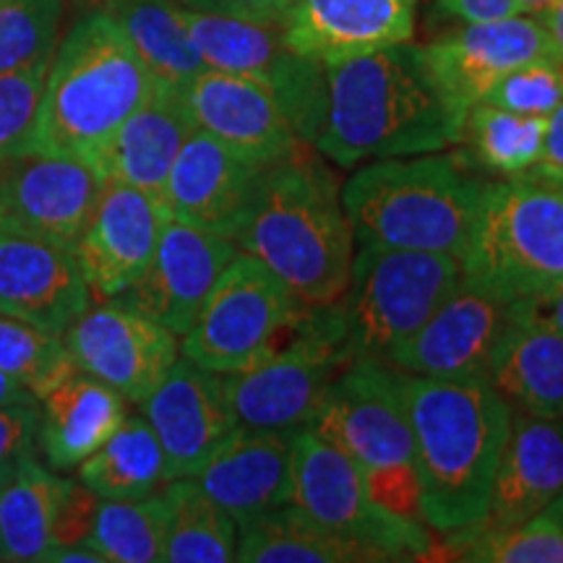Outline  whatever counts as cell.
I'll list each match as a JSON object with an SVG mask.
<instances>
[{
	"mask_svg": "<svg viewBox=\"0 0 563 563\" xmlns=\"http://www.w3.org/2000/svg\"><path fill=\"white\" fill-rule=\"evenodd\" d=\"M488 180L443 152L376 159L344 180L342 203L357 245L449 253L473 235Z\"/></svg>",
	"mask_w": 563,
	"mask_h": 563,
	"instance_id": "cell-5",
	"label": "cell"
},
{
	"mask_svg": "<svg viewBox=\"0 0 563 563\" xmlns=\"http://www.w3.org/2000/svg\"><path fill=\"white\" fill-rule=\"evenodd\" d=\"M188 9L251 21H282L292 0H178Z\"/></svg>",
	"mask_w": 563,
	"mask_h": 563,
	"instance_id": "cell-43",
	"label": "cell"
},
{
	"mask_svg": "<svg viewBox=\"0 0 563 563\" xmlns=\"http://www.w3.org/2000/svg\"><path fill=\"white\" fill-rule=\"evenodd\" d=\"M514 308H517L519 316L545 323V327H551L553 332L563 336V285L543 295H534V298L514 300Z\"/></svg>",
	"mask_w": 563,
	"mask_h": 563,
	"instance_id": "cell-45",
	"label": "cell"
},
{
	"mask_svg": "<svg viewBox=\"0 0 563 563\" xmlns=\"http://www.w3.org/2000/svg\"><path fill=\"white\" fill-rule=\"evenodd\" d=\"M235 253L228 238L170 220L144 274L112 300L183 336Z\"/></svg>",
	"mask_w": 563,
	"mask_h": 563,
	"instance_id": "cell-16",
	"label": "cell"
},
{
	"mask_svg": "<svg viewBox=\"0 0 563 563\" xmlns=\"http://www.w3.org/2000/svg\"><path fill=\"white\" fill-rule=\"evenodd\" d=\"M40 561H45V563H104L102 555L97 553L95 548H89L87 543L47 548V551L40 555Z\"/></svg>",
	"mask_w": 563,
	"mask_h": 563,
	"instance_id": "cell-47",
	"label": "cell"
},
{
	"mask_svg": "<svg viewBox=\"0 0 563 563\" xmlns=\"http://www.w3.org/2000/svg\"><path fill=\"white\" fill-rule=\"evenodd\" d=\"M538 21L543 24L548 40H551L555 58L563 63V0H553V3L540 13Z\"/></svg>",
	"mask_w": 563,
	"mask_h": 563,
	"instance_id": "cell-48",
	"label": "cell"
},
{
	"mask_svg": "<svg viewBox=\"0 0 563 563\" xmlns=\"http://www.w3.org/2000/svg\"><path fill=\"white\" fill-rule=\"evenodd\" d=\"M37 397L0 405V488L9 483L21 462L37 456Z\"/></svg>",
	"mask_w": 563,
	"mask_h": 563,
	"instance_id": "cell-41",
	"label": "cell"
},
{
	"mask_svg": "<svg viewBox=\"0 0 563 563\" xmlns=\"http://www.w3.org/2000/svg\"><path fill=\"white\" fill-rule=\"evenodd\" d=\"M538 165L545 167V170L563 175V102L555 108L553 115L548 118L543 157H540Z\"/></svg>",
	"mask_w": 563,
	"mask_h": 563,
	"instance_id": "cell-46",
	"label": "cell"
},
{
	"mask_svg": "<svg viewBox=\"0 0 563 563\" xmlns=\"http://www.w3.org/2000/svg\"><path fill=\"white\" fill-rule=\"evenodd\" d=\"M488 382L514 412L561 420L563 336L545 323L517 313L493 355Z\"/></svg>",
	"mask_w": 563,
	"mask_h": 563,
	"instance_id": "cell-28",
	"label": "cell"
},
{
	"mask_svg": "<svg viewBox=\"0 0 563 563\" xmlns=\"http://www.w3.org/2000/svg\"><path fill=\"white\" fill-rule=\"evenodd\" d=\"M545 131L548 118L517 115L481 102L467 112L462 141H470V152L483 167L509 178L538 165L543 157Z\"/></svg>",
	"mask_w": 563,
	"mask_h": 563,
	"instance_id": "cell-34",
	"label": "cell"
},
{
	"mask_svg": "<svg viewBox=\"0 0 563 563\" xmlns=\"http://www.w3.org/2000/svg\"><path fill=\"white\" fill-rule=\"evenodd\" d=\"M34 394L26 391L24 386L13 382V378L5 376V373H0V405L3 402H19V399H32Z\"/></svg>",
	"mask_w": 563,
	"mask_h": 563,
	"instance_id": "cell-49",
	"label": "cell"
},
{
	"mask_svg": "<svg viewBox=\"0 0 563 563\" xmlns=\"http://www.w3.org/2000/svg\"><path fill=\"white\" fill-rule=\"evenodd\" d=\"M545 511H551L553 514V517L555 519H559V525L563 527V490H561V496L559 498H555V501L551 504V506H548V509Z\"/></svg>",
	"mask_w": 563,
	"mask_h": 563,
	"instance_id": "cell-51",
	"label": "cell"
},
{
	"mask_svg": "<svg viewBox=\"0 0 563 563\" xmlns=\"http://www.w3.org/2000/svg\"><path fill=\"white\" fill-rule=\"evenodd\" d=\"M405 397L422 519L433 532L452 538L488 511L514 410L488 378L405 373Z\"/></svg>",
	"mask_w": 563,
	"mask_h": 563,
	"instance_id": "cell-2",
	"label": "cell"
},
{
	"mask_svg": "<svg viewBox=\"0 0 563 563\" xmlns=\"http://www.w3.org/2000/svg\"><path fill=\"white\" fill-rule=\"evenodd\" d=\"M232 243L269 266L306 306L340 298L355 256L340 183L302 150L264 167Z\"/></svg>",
	"mask_w": 563,
	"mask_h": 563,
	"instance_id": "cell-3",
	"label": "cell"
},
{
	"mask_svg": "<svg viewBox=\"0 0 563 563\" xmlns=\"http://www.w3.org/2000/svg\"><path fill=\"white\" fill-rule=\"evenodd\" d=\"M123 394L84 371H74L58 386L40 397L37 452L47 467H79L129 418Z\"/></svg>",
	"mask_w": 563,
	"mask_h": 563,
	"instance_id": "cell-27",
	"label": "cell"
},
{
	"mask_svg": "<svg viewBox=\"0 0 563 563\" xmlns=\"http://www.w3.org/2000/svg\"><path fill=\"white\" fill-rule=\"evenodd\" d=\"M76 481L102 501H136L167 483L165 456L144 415H129L104 446L79 464Z\"/></svg>",
	"mask_w": 563,
	"mask_h": 563,
	"instance_id": "cell-32",
	"label": "cell"
},
{
	"mask_svg": "<svg viewBox=\"0 0 563 563\" xmlns=\"http://www.w3.org/2000/svg\"><path fill=\"white\" fill-rule=\"evenodd\" d=\"M91 300L74 249L0 228V316L63 336Z\"/></svg>",
	"mask_w": 563,
	"mask_h": 563,
	"instance_id": "cell-19",
	"label": "cell"
},
{
	"mask_svg": "<svg viewBox=\"0 0 563 563\" xmlns=\"http://www.w3.org/2000/svg\"><path fill=\"white\" fill-rule=\"evenodd\" d=\"M157 89L121 26L102 9L76 21L55 47L42 89L37 125L26 146L97 159Z\"/></svg>",
	"mask_w": 563,
	"mask_h": 563,
	"instance_id": "cell-4",
	"label": "cell"
},
{
	"mask_svg": "<svg viewBox=\"0 0 563 563\" xmlns=\"http://www.w3.org/2000/svg\"><path fill=\"white\" fill-rule=\"evenodd\" d=\"M63 342L76 371L100 378L133 405L157 389L180 355L170 329L115 300L89 306L70 323Z\"/></svg>",
	"mask_w": 563,
	"mask_h": 563,
	"instance_id": "cell-14",
	"label": "cell"
},
{
	"mask_svg": "<svg viewBox=\"0 0 563 563\" xmlns=\"http://www.w3.org/2000/svg\"><path fill=\"white\" fill-rule=\"evenodd\" d=\"M563 490V418L514 412L485 517L470 530H501L543 514ZM464 530V532H470Z\"/></svg>",
	"mask_w": 563,
	"mask_h": 563,
	"instance_id": "cell-25",
	"label": "cell"
},
{
	"mask_svg": "<svg viewBox=\"0 0 563 563\" xmlns=\"http://www.w3.org/2000/svg\"><path fill=\"white\" fill-rule=\"evenodd\" d=\"M462 279L501 300L563 285V175L534 165L485 186Z\"/></svg>",
	"mask_w": 563,
	"mask_h": 563,
	"instance_id": "cell-6",
	"label": "cell"
},
{
	"mask_svg": "<svg viewBox=\"0 0 563 563\" xmlns=\"http://www.w3.org/2000/svg\"><path fill=\"white\" fill-rule=\"evenodd\" d=\"M422 51L435 79L464 110L485 102L493 84L509 70L532 60H559L543 24L527 13L467 24L449 37L422 45Z\"/></svg>",
	"mask_w": 563,
	"mask_h": 563,
	"instance_id": "cell-21",
	"label": "cell"
},
{
	"mask_svg": "<svg viewBox=\"0 0 563 563\" xmlns=\"http://www.w3.org/2000/svg\"><path fill=\"white\" fill-rule=\"evenodd\" d=\"M178 91L196 129L258 165H274L306 146L262 84L207 68Z\"/></svg>",
	"mask_w": 563,
	"mask_h": 563,
	"instance_id": "cell-22",
	"label": "cell"
},
{
	"mask_svg": "<svg viewBox=\"0 0 563 563\" xmlns=\"http://www.w3.org/2000/svg\"><path fill=\"white\" fill-rule=\"evenodd\" d=\"M485 102L517 115L551 118L563 102V63L543 58L509 70L493 84Z\"/></svg>",
	"mask_w": 563,
	"mask_h": 563,
	"instance_id": "cell-40",
	"label": "cell"
},
{
	"mask_svg": "<svg viewBox=\"0 0 563 563\" xmlns=\"http://www.w3.org/2000/svg\"><path fill=\"white\" fill-rule=\"evenodd\" d=\"M292 439L295 431L235 426L194 481L235 519V525L249 522L290 501Z\"/></svg>",
	"mask_w": 563,
	"mask_h": 563,
	"instance_id": "cell-23",
	"label": "cell"
},
{
	"mask_svg": "<svg viewBox=\"0 0 563 563\" xmlns=\"http://www.w3.org/2000/svg\"><path fill=\"white\" fill-rule=\"evenodd\" d=\"M435 9L443 16L460 19L464 24H481V21H496L517 16V0H435Z\"/></svg>",
	"mask_w": 563,
	"mask_h": 563,
	"instance_id": "cell-44",
	"label": "cell"
},
{
	"mask_svg": "<svg viewBox=\"0 0 563 563\" xmlns=\"http://www.w3.org/2000/svg\"><path fill=\"white\" fill-rule=\"evenodd\" d=\"M104 183L87 159L24 146L0 167V228L74 249Z\"/></svg>",
	"mask_w": 563,
	"mask_h": 563,
	"instance_id": "cell-13",
	"label": "cell"
},
{
	"mask_svg": "<svg viewBox=\"0 0 563 563\" xmlns=\"http://www.w3.org/2000/svg\"><path fill=\"white\" fill-rule=\"evenodd\" d=\"M51 60L0 74V167L32 141Z\"/></svg>",
	"mask_w": 563,
	"mask_h": 563,
	"instance_id": "cell-39",
	"label": "cell"
},
{
	"mask_svg": "<svg viewBox=\"0 0 563 563\" xmlns=\"http://www.w3.org/2000/svg\"><path fill=\"white\" fill-rule=\"evenodd\" d=\"M264 167L196 129L180 146L165 201L173 220L235 241Z\"/></svg>",
	"mask_w": 563,
	"mask_h": 563,
	"instance_id": "cell-20",
	"label": "cell"
},
{
	"mask_svg": "<svg viewBox=\"0 0 563 563\" xmlns=\"http://www.w3.org/2000/svg\"><path fill=\"white\" fill-rule=\"evenodd\" d=\"M180 13L209 68L262 84L302 144H316L327 118V63L290 47L282 21L222 16L183 3Z\"/></svg>",
	"mask_w": 563,
	"mask_h": 563,
	"instance_id": "cell-10",
	"label": "cell"
},
{
	"mask_svg": "<svg viewBox=\"0 0 563 563\" xmlns=\"http://www.w3.org/2000/svg\"><path fill=\"white\" fill-rule=\"evenodd\" d=\"M290 501L316 522L363 545L376 561L431 559L433 532L373 501L361 467L308 428L295 431L292 439Z\"/></svg>",
	"mask_w": 563,
	"mask_h": 563,
	"instance_id": "cell-12",
	"label": "cell"
},
{
	"mask_svg": "<svg viewBox=\"0 0 563 563\" xmlns=\"http://www.w3.org/2000/svg\"><path fill=\"white\" fill-rule=\"evenodd\" d=\"M350 363L332 306H306L290 340L264 363L224 373L222 386L238 426L300 431Z\"/></svg>",
	"mask_w": 563,
	"mask_h": 563,
	"instance_id": "cell-11",
	"label": "cell"
},
{
	"mask_svg": "<svg viewBox=\"0 0 563 563\" xmlns=\"http://www.w3.org/2000/svg\"><path fill=\"white\" fill-rule=\"evenodd\" d=\"M102 11L121 26L159 87L183 89L209 68L186 30L178 0H102Z\"/></svg>",
	"mask_w": 563,
	"mask_h": 563,
	"instance_id": "cell-30",
	"label": "cell"
},
{
	"mask_svg": "<svg viewBox=\"0 0 563 563\" xmlns=\"http://www.w3.org/2000/svg\"><path fill=\"white\" fill-rule=\"evenodd\" d=\"M551 3L553 0H517L519 13H527V16H540Z\"/></svg>",
	"mask_w": 563,
	"mask_h": 563,
	"instance_id": "cell-50",
	"label": "cell"
},
{
	"mask_svg": "<svg viewBox=\"0 0 563 563\" xmlns=\"http://www.w3.org/2000/svg\"><path fill=\"white\" fill-rule=\"evenodd\" d=\"M74 371L63 336L0 316V373L40 399Z\"/></svg>",
	"mask_w": 563,
	"mask_h": 563,
	"instance_id": "cell-37",
	"label": "cell"
},
{
	"mask_svg": "<svg viewBox=\"0 0 563 563\" xmlns=\"http://www.w3.org/2000/svg\"><path fill=\"white\" fill-rule=\"evenodd\" d=\"M170 220L167 203L123 183H104L95 214L74 245L76 262L97 300L118 298L144 274Z\"/></svg>",
	"mask_w": 563,
	"mask_h": 563,
	"instance_id": "cell-18",
	"label": "cell"
},
{
	"mask_svg": "<svg viewBox=\"0 0 563 563\" xmlns=\"http://www.w3.org/2000/svg\"><path fill=\"white\" fill-rule=\"evenodd\" d=\"M165 530L167 506L162 493L136 501H100L87 545L104 563H154L162 561Z\"/></svg>",
	"mask_w": 563,
	"mask_h": 563,
	"instance_id": "cell-35",
	"label": "cell"
},
{
	"mask_svg": "<svg viewBox=\"0 0 563 563\" xmlns=\"http://www.w3.org/2000/svg\"><path fill=\"white\" fill-rule=\"evenodd\" d=\"M196 131V123L178 89L159 87L118 129L97 159L104 180L139 188L162 203L167 178L178 159L180 146Z\"/></svg>",
	"mask_w": 563,
	"mask_h": 563,
	"instance_id": "cell-26",
	"label": "cell"
},
{
	"mask_svg": "<svg viewBox=\"0 0 563 563\" xmlns=\"http://www.w3.org/2000/svg\"><path fill=\"white\" fill-rule=\"evenodd\" d=\"M452 551L473 563H563V527L551 511L501 530L452 534Z\"/></svg>",
	"mask_w": 563,
	"mask_h": 563,
	"instance_id": "cell-36",
	"label": "cell"
},
{
	"mask_svg": "<svg viewBox=\"0 0 563 563\" xmlns=\"http://www.w3.org/2000/svg\"><path fill=\"white\" fill-rule=\"evenodd\" d=\"M306 302L251 253L238 251L183 334V357L214 373L249 371L298 329Z\"/></svg>",
	"mask_w": 563,
	"mask_h": 563,
	"instance_id": "cell-9",
	"label": "cell"
},
{
	"mask_svg": "<svg viewBox=\"0 0 563 563\" xmlns=\"http://www.w3.org/2000/svg\"><path fill=\"white\" fill-rule=\"evenodd\" d=\"M306 428L361 467L373 501L426 525L405 371L378 361L350 363L323 394L319 412Z\"/></svg>",
	"mask_w": 563,
	"mask_h": 563,
	"instance_id": "cell-7",
	"label": "cell"
},
{
	"mask_svg": "<svg viewBox=\"0 0 563 563\" xmlns=\"http://www.w3.org/2000/svg\"><path fill=\"white\" fill-rule=\"evenodd\" d=\"M235 561L245 563H368L376 555L316 522L287 501L238 525Z\"/></svg>",
	"mask_w": 563,
	"mask_h": 563,
	"instance_id": "cell-29",
	"label": "cell"
},
{
	"mask_svg": "<svg viewBox=\"0 0 563 563\" xmlns=\"http://www.w3.org/2000/svg\"><path fill=\"white\" fill-rule=\"evenodd\" d=\"M0 561H3V553H0Z\"/></svg>",
	"mask_w": 563,
	"mask_h": 563,
	"instance_id": "cell-52",
	"label": "cell"
},
{
	"mask_svg": "<svg viewBox=\"0 0 563 563\" xmlns=\"http://www.w3.org/2000/svg\"><path fill=\"white\" fill-rule=\"evenodd\" d=\"M68 477L40 464L21 462L0 488V553L3 561H40L51 548L55 517L66 496Z\"/></svg>",
	"mask_w": 563,
	"mask_h": 563,
	"instance_id": "cell-31",
	"label": "cell"
},
{
	"mask_svg": "<svg viewBox=\"0 0 563 563\" xmlns=\"http://www.w3.org/2000/svg\"><path fill=\"white\" fill-rule=\"evenodd\" d=\"M167 530L162 561L228 563L238 553V525L194 477H178L162 490Z\"/></svg>",
	"mask_w": 563,
	"mask_h": 563,
	"instance_id": "cell-33",
	"label": "cell"
},
{
	"mask_svg": "<svg viewBox=\"0 0 563 563\" xmlns=\"http://www.w3.org/2000/svg\"><path fill=\"white\" fill-rule=\"evenodd\" d=\"M418 0H292L282 16L290 47L334 63L410 42Z\"/></svg>",
	"mask_w": 563,
	"mask_h": 563,
	"instance_id": "cell-24",
	"label": "cell"
},
{
	"mask_svg": "<svg viewBox=\"0 0 563 563\" xmlns=\"http://www.w3.org/2000/svg\"><path fill=\"white\" fill-rule=\"evenodd\" d=\"M327 118L316 150L342 167L446 152L464 136L467 112L441 87L422 45L327 63Z\"/></svg>",
	"mask_w": 563,
	"mask_h": 563,
	"instance_id": "cell-1",
	"label": "cell"
},
{
	"mask_svg": "<svg viewBox=\"0 0 563 563\" xmlns=\"http://www.w3.org/2000/svg\"><path fill=\"white\" fill-rule=\"evenodd\" d=\"M60 19L63 0H0V74L51 60Z\"/></svg>",
	"mask_w": 563,
	"mask_h": 563,
	"instance_id": "cell-38",
	"label": "cell"
},
{
	"mask_svg": "<svg viewBox=\"0 0 563 563\" xmlns=\"http://www.w3.org/2000/svg\"><path fill=\"white\" fill-rule=\"evenodd\" d=\"M460 282V258L449 253L357 245L347 287L329 302L350 361H389Z\"/></svg>",
	"mask_w": 563,
	"mask_h": 563,
	"instance_id": "cell-8",
	"label": "cell"
},
{
	"mask_svg": "<svg viewBox=\"0 0 563 563\" xmlns=\"http://www.w3.org/2000/svg\"><path fill=\"white\" fill-rule=\"evenodd\" d=\"M165 456L167 483L194 477L238 426L222 373L178 357L162 384L141 402Z\"/></svg>",
	"mask_w": 563,
	"mask_h": 563,
	"instance_id": "cell-17",
	"label": "cell"
},
{
	"mask_svg": "<svg viewBox=\"0 0 563 563\" xmlns=\"http://www.w3.org/2000/svg\"><path fill=\"white\" fill-rule=\"evenodd\" d=\"M514 319V302L462 279L386 363L415 376L488 378L493 355Z\"/></svg>",
	"mask_w": 563,
	"mask_h": 563,
	"instance_id": "cell-15",
	"label": "cell"
},
{
	"mask_svg": "<svg viewBox=\"0 0 563 563\" xmlns=\"http://www.w3.org/2000/svg\"><path fill=\"white\" fill-rule=\"evenodd\" d=\"M100 501L102 498L95 490H89L84 483L68 481L66 496H63L58 517H55L51 548L87 543L91 527H95Z\"/></svg>",
	"mask_w": 563,
	"mask_h": 563,
	"instance_id": "cell-42",
	"label": "cell"
}]
</instances>
